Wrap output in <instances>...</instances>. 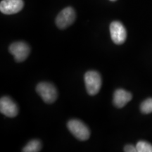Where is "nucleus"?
Returning a JSON list of instances; mask_svg holds the SVG:
<instances>
[{
	"mask_svg": "<svg viewBox=\"0 0 152 152\" xmlns=\"http://www.w3.org/2000/svg\"><path fill=\"white\" fill-rule=\"evenodd\" d=\"M0 111L7 117H16L18 113L17 104L9 96H3L0 99Z\"/></svg>",
	"mask_w": 152,
	"mask_h": 152,
	"instance_id": "nucleus-7",
	"label": "nucleus"
},
{
	"mask_svg": "<svg viewBox=\"0 0 152 152\" xmlns=\"http://www.w3.org/2000/svg\"><path fill=\"white\" fill-rule=\"evenodd\" d=\"M110 1H116V0H110Z\"/></svg>",
	"mask_w": 152,
	"mask_h": 152,
	"instance_id": "nucleus-14",
	"label": "nucleus"
},
{
	"mask_svg": "<svg viewBox=\"0 0 152 152\" xmlns=\"http://www.w3.org/2000/svg\"><path fill=\"white\" fill-rule=\"evenodd\" d=\"M110 33L112 41L116 45L125 42L127 38V31L124 26L119 21H113L110 25Z\"/></svg>",
	"mask_w": 152,
	"mask_h": 152,
	"instance_id": "nucleus-6",
	"label": "nucleus"
},
{
	"mask_svg": "<svg viewBox=\"0 0 152 152\" xmlns=\"http://www.w3.org/2000/svg\"><path fill=\"white\" fill-rule=\"evenodd\" d=\"M76 14L72 7H67L61 11L56 18V24L60 29H65L73 23Z\"/></svg>",
	"mask_w": 152,
	"mask_h": 152,
	"instance_id": "nucleus-5",
	"label": "nucleus"
},
{
	"mask_svg": "<svg viewBox=\"0 0 152 152\" xmlns=\"http://www.w3.org/2000/svg\"><path fill=\"white\" fill-rule=\"evenodd\" d=\"M136 147L138 152H152V145L147 142H138Z\"/></svg>",
	"mask_w": 152,
	"mask_h": 152,
	"instance_id": "nucleus-12",
	"label": "nucleus"
},
{
	"mask_svg": "<svg viewBox=\"0 0 152 152\" xmlns=\"http://www.w3.org/2000/svg\"><path fill=\"white\" fill-rule=\"evenodd\" d=\"M132 95L130 92L123 89H118L115 91L113 94V102L115 107L121 109L132 99Z\"/></svg>",
	"mask_w": 152,
	"mask_h": 152,
	"instance_id": "nucleus-9",
	"label": "nucleus"
},
{
	"mask_svg": "<svg viewBox=\"0 0 152 152\" xmlns=\"http://www.w3.org/2000/svg\"><path fill=\"white\" fill-rule=\"evenodd\" d=\"M42 149V143L39 140H33L30 141L23 149V152H38Z\"/></svg>",
	"mask_w": 152,
	"mask_h": 152,
	"instance_id": "nucleus-10",
	"label": "nucleus"
},
{
	"mask_svg": "<svg viewBox=\"0 0 152 152\" xmlns=\"http://www.w3.org/2000/svg\"><path fill=\"white\" fill-rule=\"evenodd\" d=\"M36 91L47 104H52L56 100L58 92L56 87L50 83L42 82L37 85Z\"/></svg>",
	"mask_w": 152,
	"mask_h": 152,
	"instance_id": "nucleus-1",
	"label": "nucleus"
},
{
	"mask_svg": "<svg viewBox=\"0 0 152 152\" xmlns=\"http://www.w3.org/2000/svg\"><path fill=\"white\" fill-rule=\"evenodd\" d=\"M84 80L86 90L89 94L95 95L99 92L102 86V77L98 72L87 71L85 75Z\"/></svg>",
	"mask_w": 152,
	"mask_h": 152,
	"instance_id": "nucleus-3",
	"label": "nucleus"
},
{
	"mask_svg": "<svg viewBox=\"0 0 152 152\" xmlns=\"http://www.w3.org/2000/svg\"><path fill=\"white\" fill-rule=\"evenodd\" d=\"M67 127L70 132L79 140L85 141L90 137V131L88 127L81 121L77 119L71 120L67 123Z\"/></svg>",
	"mask_w": 152,
	"mask_h": 152,
	"instance_id": "nucleus-2",
	"label": "nucleus"
},
{
	"mask_svg": "<svg viewBox=\"0 0 152 152\" xmlns=\"http://www.w3.org/2000/svg\"><path fill=\"white\" fill-rule=\"evenodd\" d=\"M142 113L149 114L152 113V98H149L142 102L140 106Z\"/></svg>",
	"mask_w": 152,
	"mask_h": 152,
	"instance_id": "nucleus-11",
	"label": "nucleus"
},
{
	"mask_svg": "<svg viewBox=\"0 0 152 152\" xmlns=\"http://www.w3.org/2000/svg\"><path fill=\"white\" fill-rule=\"evenodd\" d=\"M9 49L17 62H22L26 60L30 52L29 45L24 42H16L12 43Z\"/></svg>",
	"mask_w": 152,
	"mask_h": 152,
	"instance_id": "nucleus-4",
	"label": "nucleus"
},
{
	"mask_svg": "<svg viewBox=\"0 0 152 152\" xmlns=\"http://www.w3.org/2000/svg\"><path fill=\"white\" fill-rule=\"evenodd\" d=\"M124 151L125 152H136L137 151V150L136 146L132 145V144H128V145H126L124 148Z\"/></svg>",
	"mask_w": 152,
	"mask_h": 152,
	"instance_id": "nucleus-13",
	"label": "nucleus"
},
{
	"mask_svg": "<svg viewBox=\"0 0 152 152\" xmlns=\"http://www.w3.org/2000/svg\"><path fill=\"white\" fill-rule=\"evenodd\" d=\"M23 6V0H2L0 3V11L4 14H15L21 11Z\"/></svg>",
	"mask_w": 152,
	"mask_h": 152,
	"instance_id": "nucleus-8",
	"label": "nucleus"
}]
</instances>
